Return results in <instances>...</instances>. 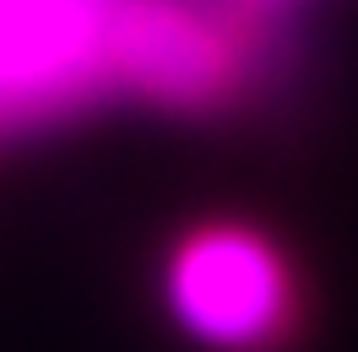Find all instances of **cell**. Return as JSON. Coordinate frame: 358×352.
Here are the masks:
<instances>
[{"instance_id": "obj_1", "label": "cell", "mask_w": 358, "mask_h": 352, "mask_svg": "<svg viewBox=\"0 0 358 352\" xmlns=\"http://www.w3.org/2000/svg\"><path fill=\"white\" fill-rule=\"evenodd\" d=\"M169 298L201 342L261 347L288 320V271L266 239L239 228H212L174 255Z\"/></svg>"}, {"instance_id": "obj_2", "label": "cell", "mask_w": 358, "mask_h": 352, "mask_svg": "<svg viewBox=\"0 0 358 352\" xmlns=\"http://www.w3.org/2000/svg\"><path fill=\"white\" fill-rule=\"evenodd\" d=\"M109 0H0V114L60 103L109 66Z\"/></svg>"}, {"instance_id": "obj_3", "label": "cell", "mask_w": 358, "mask_h": 352, "mask_svg": "<svg viewBox=\"0 0 358 352\" xmlns=\"http://www.w3.org/2000/svg\"><path fill=\"white\" fill-rule=\"evenodd\" d=\"M109 71L169 103H206L239 76V44L185 0H125L109 33Z\"/></svg>"}]
</instances>
